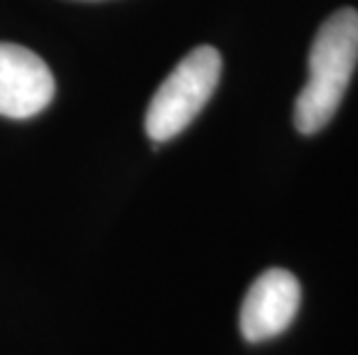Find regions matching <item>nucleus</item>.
<instances>
[{"mask_svg":"<svg viewBox=\"0 0 358 355\" xmlns=\"http://www.w3.org/2000/svg\"><path fill=\"white\" fill-rule=\"evenodd\" d=\"M358 65V12L352 7L331 14L312 42L308 81L296 97L294 125L317 134L331 123Z\"/></svg>","mask_w":358,"mask_h":355,"instance_id":"1","label":"nucleus"},{"mask_svg":"<svg viewBox=\"0 0 358 355\" xmlns=\"http://www.w3.org/2000/svg\"><path fill=\"white\" fill-rule=\"evenodd\" d=\"M220 74H222V56L217 49L196 47L189 51L162 81L148 104L143 120L148 139L164 143L187 130V125L199 116L215 93Z\"/></svg>","mask_w":358,"mask_h":355,"instance_id":"2","label":"nucleus"},{"mask_svg":"<svg viewBox=\"0 0 358 355\" xmlns=\"http://www.w3.org/2000/svg\"><path fill=\"white\" fill-rule=\"evenodd\" d=\"M56 81L44 60L19 44L0 42V116L26 120L51 104Z\"/></svg>","mask_w":358,"mask_h":355,"instance_id":"3","label":"nucleus"},{"mask_svg":"<svg viewBox=\"0 0 358 355\" xmlns=\"http://www.w3.org/2000/svg\"><path fill=\"white\" fill-rule=\"evenodd\" d=\"M301 307V284L289 270L273 268L259 275L241 307V332L250 344L282 335Z\"/></svg>","mask_w":358,"mask_h":355,"instance_id":"4","label":"nucleus"}]
</instances>
